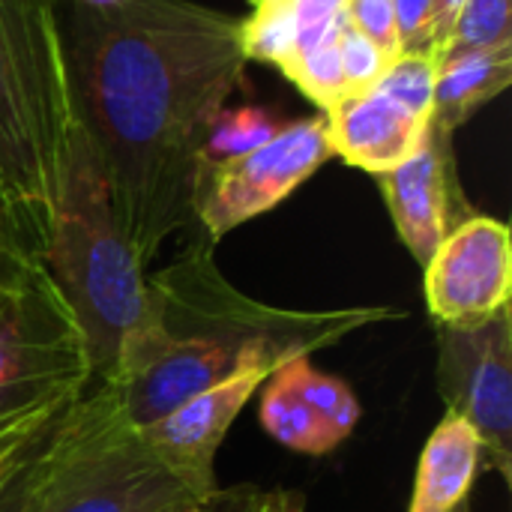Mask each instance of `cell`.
<instances>
[{"label":"cell","mask_w":512,"mask_h":512,"mask_svg":"<svg viewBox=\"0 0 512 512\" xmlns=\"http://www.w3.org/2000/svg\"><path fill=\"white\" fill-rule=\"evenodd\" d=\"M438 390L483 447V468L512 480V306L474 327H438Z\"/></svg>","instance_id":"obj_8"},{"label":"cell","mask_w":512,"mask_h":512,"mask_svg":"<svg viewBox=\"0 0 512 512\" xmlns=\"http://www.w3.org/2000/svg\"><path fill=\"white\" fill-rule=\"evenodd\" d=\"M195 510V501H186V504H174V507H168V510L162 512H192Z\"/></svg>","instance_id":"obj_32"},{"label":"cell","mask_w":512,"mask_h":512,"mask_svg":"<svg viewBox=\"0 0 512 512\" xmlns=\"http://www.w3.org/2000/svg\"><path fill=\"white\" fill-rule=\"evenodd\" d=\"M66 414V411H63ZM63 414L0 483V512H45L63 462Z\"/></svg>","instance_id":"obj_16"},{"label":"cell","mask_w":512,"mask_h":512,"mask_svg":"<svg viewBox=\"0 0 512 512\" xmlns=\"http://www.w3.org/2000/svg\"><path fill=\"white\" fill-rule=\"evenodd\" d=\"M480 471V438L462 417L447 414L420 453L408 512H459L468 504Z\"/></svg>","instance_id":"obj_13"},{"label":"cell","mask_w":512,"mask_h":512,"mask_svg":"<svg viewBox=\"0 0 512 512\" xmlns=\"http://www.w3.org/2000/svg\"><path fill=\"white\" fill-rule=\"evenodd\" d=\"M90 384L81 327L45 264L6 282L0 288V423L75 402Z\"/></svg>","instance_id":"obj_6"},{"label":"cell","mask_w":512,"mask_h":512,"mask_svg":"<svg viewBox=\"0 0 512 512\" xmlns=\"http://www.w3.org/2000/svg\"><path fill=\"white\" fill-rule=\"evenodd\" d=\"M435 75H438V60L432 51H402L387 63L375 90L387 93L417 117L432 120Z\"/></svg>","instance_id":"obj_21"},{"label":"cell","mask_w":512,"mask_h":512,"mask_svg":"<svg viewBox=\"0 0 512 512\" xmlns=\"http://www.w3.org/2000/svg\"><path fill=\"white\" fill-rule=\"evenodd\" d=\"M450 138V132L429 123L420 150L399 168L378 174L396 234L420 267H426L432 252L459 222L474 216L459 183Z\"/></svg>","instance_id":"obj_11"},{"label":"cell","mask_w":512,"mask_h":512,"mask_svg":"<svg viewBox=\"0 0 512 512\" xmlns=\"http://www.w3.org/2000/svg\"><path fill=\"white\" fill-rule=\"evenodd\" d=\"M192 512H306V498L291 489H258V486H234L216 489Z\"/></svg>","instance_id":"obj_25"},{"label":"cell","mask_w":512,"mask_h":512,"mask_svg":"<svg viewBox=\"0 0 512 512\" xmlns=\"http://www.w3.org/2000/svg\"><path fill=\"white\" fill-rule=\"evenodd\" d=\"M345 18L354 30L369 36L390 60L402 54L393 0H345Z\"/></svg>","instance_id":"obj_26"},{"label":"cell","mask_w":512,"mask_h":512,"mask_svg":"<svg viewBox=\"0 0 512 512\" xmlns=\"http://www.w3.org/2000/svg\"><path fill=\"white\" fill-rule=\"evenodd\" d=\"M240 36L249 60L285 69L300 45L297 0H252V15L240 18Z\"/></svg>","instance_id":"obj_17"},{"label":"cell","mask_w":512,"mask_h":512,"mask_svg":"<svg viewBox=\"0 0 512 512\" xmlns=\"http://www.w3.org/2000/svg\"><path fill=\"white\" fill-rule=\"evenodd\" d=\"M258 393H261V411H258L261 426L276 444L303 456H327L336 447H342L336 432L300 396L285 366H276Z\"/></svg>","instance_id":"obj_15"},{"label":"cell","mask_w":512,"mask_h":512,"mask_svg":"<svg viewBox=\"0 0 512 512\" xmlns=\"http://www.w3.org/2000/svg\"><path fill=\"white\" fill-rule=\"evenodd\" d=\"M75 123L108 174L114 210L147 267L195 225L207 144L246 72L240 18L192 0L102 15L54 0Z\"/></svg>","instance_id":"obj_1"},{"label":"cell","mask_w":512,"mask_h":512,"mask_svg":"<svg viewBox=\"0 0 512 512\" xmlns=\"http://www.w3.org/2000/svg\"><path fill=\"white\" fill-rule=\"evenodd\" d=\"M84 9L102 12V15H129V12H141L156 6L159 0H75Z\"/></svg>","instance_id":"obj_30"},{"label":"cell","mask_w":512,"mask_h":512,"mask_svg":"<svg viewBox=\"0 0 512 512\" xmlns=\"http://www.w3.org/2000/svg\"><path fill=\"white\" fill-rule=\"evenodd\" d=\"M273 123L255 111V108H240V111H222V117L216 120V129L210 135V144H207V162H219V159H231V156H240L252 147H258L261 141H267L273 135Z\"/></svg>","instance_id":"obj_23"},{"label":"cell","mask_w":512,"mask_h":512,"mask_svg":"<svg viewBox=\"0 0 512 512\" xmlns=\"http://www.w3.org/2000/svg\"><path fill=\"white\" fill-rule=\"evenodd\" d=\"M462 3H465V0H435V45H432V51H435V48L441 45V39L447 36V30H450V24L456 21Z\"/></svg>","instance_id":"obj_31"},{"label":"cell","mask_w":512,"mask_h":512,"mask_svg":"<svg viewBox=\"0 0 512 512\" xmlns=\"http://www.w3.org/2000/svg\"><path fill=\"white\" fill-rule=\"evenodd\" d=\"M66 405H54V408H42V411H30V414H18L0 423V483L24 462V456L39 444V438L54 426V420L69 408Z\"/></svg>","instance_id":"obj_24"},{"label":"cell","mask_w":512,"mask_h":512,"mask_svg":"<svg viewBox=\"0 0 512 512\" xmlns=\"http://www.w3.org/2000/svg\"><path fill=\"white\" fill-rule=\"evenodd\" d=\"M339 18L321 39L300 48L294 60L282 69L321 111H330L342 96H348L342 63H339Z\"/></svg>","instance_id":"obj_20"},{"label":"cell","mask_w":512,"mask_h":512,"mask_svg":"<svg viewBox=\"0 0 512 512\" xmlns=\"http://www.w3.org/2000/svg\"><path fill=\"white\" fill-rule=\"evenodd\" d=\"M327 159H333L327 117H306L276 129L258 147L210 162L195 192V225L216 243L228 231L258 219L294 195Z\"/></svg>","instance_id":"obj_7"},{"label":"cell","mask_w":512,"mask_h":512,"mask_svg":"<svg viewBox=\"0 0 512 512\" xmlns=\"http://www.w3.org/2000/svg\"><path fill=\"white\" fill-rule=\"evenodd\" d=\"M192 501L147 450L117 390L93 381L63 414V462L45 512H162Z\"/></svg>","instance_id":"obj_5"},{"label":"cell","mask_w":512,"mask_h":512,"mask_svg":"<svg viewBox=\"0 0 512 512\" xmlns=\"http://www.w3.org/2000/svg\"><path fill=\"white\" fill-rule=\"evenodd\" d=\"M33 267H42V264H36V261L27 258V252L21 249V243H18V237H15V231H12L6 213H3V207H0V288H3L6 282H12L15 276L33 270Z\"/></svg>","instance_id":"obj_29"},{"label":"cell","mask_w":512,"mask_h":512,"mask_svg":"<svg viewBox=\"0 0 512 512\" xmlns=\"http://www.w3.org/2000/svg\"><path fill=\"white\" fill-rule=\"evenodd\" d=\"M510 45L512 0H465L447 36L432 54L435 60H441L459 51H486V48H510Z\"/></svg>","instance_id":"obj_19"},{"label":"cell","mask_w":512,"mask_h":512,"mask_svg":"<svg viewBox=\"0 0 512 512\" xmlns=\"http://www.w3.org/2000/svg\"><path fill=\"white\" fill-rule=\"evenodd\" d=\"M426 303L438 327H474L510 309V228L492 216L459 222L423 267Z\"/></svg>","instance_id":"obj_9"},{"label":"cell","mask_w":512,"mask_h":512,"mask_svg":"<svg viewBox=\"0 0 512 512\" xmlns=\"http://www.w3.org/2000/svg\"><path fill=\"white\" fill-rule=\"evenodd\" d=\"M342 9H345V0H297V27H300L297 51L321 39L336 24Z\"/></svg>","instance_id":"obj_28"},{"label":"cell","mask_w":512,"mask_h":512,"mask_svg":"<svg viewBox=\"0 0 512 512\" xmlns=\"http://www.w3.org/2000/svg\"><path fill=\"white\" fill-rule=\"evenodd\" d=\"M273 372L249 369L216 387H207L147 426H135L147 450L180 483V489L198 504L219 489L216 453L243 414L249 399Z\"/></svg>","instance_id":"obj_10"},{"label":"cell","mask_w":512,"mask_h":512,"mask_svg":"<svg viewBox=\"0 0 512 512\" xmlns=\"http://www.w3.org/2000/svg\"><path fill=\"white\" fill-rule=\"evenodd\" d=\"M399 315L390 306L282 309L261 303L219 270L213 243L198 237L177 261L147 276L144 318L123 345L108 384L132 426H147L234 375L273 372L285 360L312 357Z\"/></svg>","instance_id":"obj_2"},{"label":"cell","mask_w":512,"mask_h":512,"mask_svg":"<svg viewBox=\"0 0 512 512\" xmlns=\"http://www.w3.org/2000/svg\"><path fill=\"white\" fill-rule=\"evenodd\" d=\"M339 63H342L348 93H363L378 84L390 57L369 36L354 30L342 12V18H339Z\"/></svg>","instance_id":"obj_22"},{"label":"cell","mask_w":512,"mask_h":512,"mask_svg":"<svg viewBox=\"0 0 512 512\" xmlns=\"http://www.w3.org/2000/svg\"><path fill=\"white\" fill-rule=\"evenodd\" d=\"M42 264L81 327L93 381H111L147 309V267L123 231L108 174L81 126L72 135Z\"/></svg>","instance_id":"obj_4"},{"label":"cell","mask_w":512,"mask_h":512,"mask_svg":"<svg viewBox=\"0 0 512 512\" xmlns=\"http://www.w3.org/2000/svg\"><path fill=\"white\" fill-rule=\"evenodd\" d=\"M75 129L54 0H0V207L36 264Z\"/></svg>","instance_id":"obj_3"},{"label":"cell","mask_w":512,"mask_h":512,"mask_svg":"<svg viewBox=\"0 0 512 512\" xmlns=\"http://www.w3.org/2000/svg\"><path fill=\"white\" fill-rule=\"evenodd\" d=\"M512 81V45L510 48H486V51H459L438 60L435 75V99H432V123L444 132H456L471 120L477 108L501 96Z\"/></svg>","instance_id":"obj_14"},{"label":"cell","mask_w":512,"mask_h":512,"mask_svg":"<svg viewBox=\"0 0 512 512\" xmlns=\"http://www.w3.org/2000/svg\"><path fill=\"white\" fill-rule=\"evenodd\" d=\"M402 51H432L435 45V0H393Z\"/></svg>","instance_id":"obj_27"},{"label":"cell","mask_w":512,"mask_h":512,"mask_svg":"<svg viewBox=\"0 0 512 512\" xmlns=\"http://www.w3.org/2000/svg\"><path fill=\"white\" fill-rule=\"evenodd\" d=\"M282 366H285L288 378L294 381V387L300 390V396L318 411V417L345 444L360 423V402H357L354 390L342 378L318 372L312 366V357H294V360H285Z\"/></svg>","instance_id":"obj_18"},{"label":"cell","mask_w":512,"mask_h":512,"mask_svg":"<svg viewBox=\"0 0 512 512\" xmlns=\"http://www.w3.org/2000/svg\"><path fill=\"white\" fill-rule=\"evenodd\" d=\"M324 117L333 156H342L351 168L375 177L408 162L432 123L375 87L342 96Z\"/></svg>","instance_id":"obj_12"}]
</instances>
